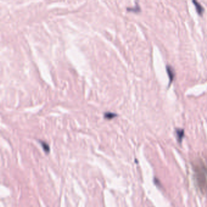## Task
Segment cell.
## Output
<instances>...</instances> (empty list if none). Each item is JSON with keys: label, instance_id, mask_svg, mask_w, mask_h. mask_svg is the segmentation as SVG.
I'll return each mask as SVG.
<instances>
[{"label": "cell", "instance_id": "1", "mask_svg": "<svg viewBox=\"0 0 207 207\" xmlns=\"http://www.w3.org/2000/svg\"><path fill=\"white\" fill-rule=\"evenodd\" d=\"M193 170V179L197 190L202 194L206 193L207 167L204 160L197 159L192 163Z\"/></svg>", "mask_w": 207, "mask_h": 207}, {"label": "cell", "instance_id": "7", "mask_svg": "<svg viewBox=\"0 0 207 207\" xmlns=\"http://www.w3.org/2000/svg\"><path fill=\"white\" fill-rule=\"evenodd\" d=\"M127 10L128 11H129V12H136V13H137V12H140V7H137V9L136 8H127Z\"/></svg>", "mask_w": 207, "mask_h": 207}, {"label": "cell", "instance_id": "3", "mask_svg": "<svg viewBox=\"0 0 207 207\" xmlns=\"http://www.w3.org/2000/svg\"><path fill=\"white\" fill-rule=\"evenodd\" d=\"M175 134L177 140L180 144L182 143L183 137H184V129L176 128L175 130Z\"/></svg>", "mask_w": 207, "mask_h": 207}, {"label": "cell", "instance_id": "6", "mask_svg": "<svg viewBox=\"0 0 207 207\" xmlns=\"http://www.w3.org/2000/svg\"><path fill=\"white\" fill-rule=\"evenodd\" d=\"M117 114L111 112H107L104 113V118L107 120H111L117 116Z\"/></svg>", "mask_w": 207, "mask_h": 207}, {"label": "cell", "instance_id": "5", "mask_svg": "<svg viewBox=\"0 0 207 207\" xmlns=\"http://www.w3.org/2000/svg\"><path fill=\"white\" fill-rule=\"evenodd\" d=\"M41 143V145L42 148H43V150L45 152H46V154H48L49 152H50V147H49V145H48V144L46 142H45V141H39Z\"/></svg>", "mask_w": 207, "mask_h": 207}, {"label": "cell", "instance_id": "4", "mask_svg": "<svg viewBox=\"0 0 207 207\" xmlns=\"http://www.w3.org/2000/svg\"><path fill=\"white\" fill-rule=\"evenodd\" d=\"M193 4H194V6H195L196 11H197V13H198V14L200 16L202 15L203 13H204V8L203 7V6H202L199 2L195 1V0H193Z\"/></svg>", "mask_w": 207, "mask_h": 207}, {"label": "cell", "instance_id": "2", "mask_svg": "<svg viewBox=\"0 0 207 207\" xmlns=\"http://www.w3.org/2000/svg\"><path fill=\"white\" fill-rule=\"evenodd\" d=\"M166 70H167V72L168 73L169 80H170V84H169V86H170V85L172 83V81H173L174 78H175V70H174V68L171 66H170V65H167Z\"/></svg>", "mask_w": 207, "mask_h": 207}]
</instances>
